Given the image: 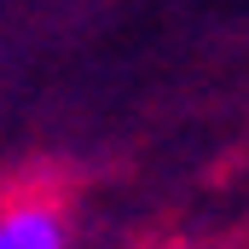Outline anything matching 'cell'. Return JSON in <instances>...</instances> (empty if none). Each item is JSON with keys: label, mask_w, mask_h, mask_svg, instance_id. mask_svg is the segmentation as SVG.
<instances>
[{"label": "cell", "mask_w": 249, "mask_h": 249, "mask_svg": "<svg viewBox=\"0 0 249 249\" xmlns=\"http://www.w3.org/2000/svg\"><path fill=\"white\" fill-rule=\"evenodd\" d=\"M0 249H70V214L58 197H0Z\"/></svg>", "instance_id": "obj_1"}, {"label": "cell", "mask_w": 249, "mask_h": 249, "mask_svg": "<svg viewBox=\"0 0 249 249\" xmlns=\"http://www.w3.org/2000/svg\"><path fill=\"white\" fill-rule=\"evenodd\" d=\"M186 249H232V244H186Z\"/></svg>", "instance_id": "obj_2"}]
</instances>
